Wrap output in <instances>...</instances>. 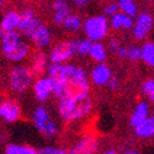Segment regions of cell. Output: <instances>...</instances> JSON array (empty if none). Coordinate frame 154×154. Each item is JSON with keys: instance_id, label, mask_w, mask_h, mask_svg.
<instances>
[{"instance_id": "cell-1", "label": "cell", "mask_w": 154, "mask_h": 154, "mask_svg": "<svg viewBox=\"0 0 154 154\" xmlns=\"http://www.w3.org/2000/svg\"><path fill=\"white\" fill-rule=\"evenodd\" d=\"M93 110V100L89 94L64 96L59 99L58 113L66 122H75L86 117Z\"/></svg>"}, {"instance_id": "cell-2", "label": "cell", "mask_w": 154, "mask_h": 154, "mask_svg": "<svg viewBox=\"0 0 154 154\" xmlns=\"http://www.w3.org/2000/svg\"><path fill=\"white\" fill-rule=\"evenodd\" d=\"M0 49L4 57L12 63H21L31 54V47L26 41L22 40V35L19 30L4 33L0 38Z\"/></svg>"}, {"instance_id": "cell-3", "label": "cell", "mask_w": 154, "mask_h": 154, "mask_svg": "<svg viewBox=\"0 0 154 154\" xmlns=\"http://www.w3.org/2000/svg\"><path fill=\"white\" fill-rule=\"evenodd\" d=\"M36 78L30 66L16 63L9 69L8 73V85L12 93L23 94L33 85V79Z\"/></svg>"}, {"instance_id": "cell-4", "label": "cell", "mask_w": 154, "mask_h": 154, "mask_svg": "<svg viewBox=\"0 0 154 154\" xmlns=\"http://www.w3.org/2000/svg\"><path fill=\"white\" fill-rule=\"evenodd\" d=\"M66 69H67V90L64 96L89 94V91H90V82H89L85 69L69 63H66Z\"/></svg>"}, {"instance_id": "cell-5", "label": "cell", "mask_w": 154, "mask_h": 154, "mask_svg": "<svg viewBox=\"0 0 154 154\" xmlns=\"http://www.w3.org/2000/svg\"><path fill=\"white\" fill-rule=\"evenodd\" d=\"M110 19L105 15H94L83 22V32L85 37L94 41L105 40L110 31Z\"/></svg>"}, {"instance_id": "cell-6", "label": "cell", "mask_w": 154, "mask_h": 154, "mask_svg": "<svg viewBox=\"0 0 154 154\" xmlns=\"http://www.w3.org/2000/svg\"><path fill=\"white\" fill-rule=\"evenodd\" d=\"M32 121L35 127L37 128V131L46 138L54 137L58 133V126L51 119L49 113L45 106H38L33 110Z\"/></svg>"}, {"instance_id": "cell-7", "label": "cell", "mask_w": 154, "mask_h": 154, "mask_svg": "<svg viewBox=\"0 0 154 154\" xmlns=\"http://www.w3.org/2000/svg\"><path fill=\"white\" fill-rule=\"evenodd\" d=\"M154 27V17L150 12L142 11L138 12L134 17V22L132 26V36L134 40L142 41L149 36L150 31Z\"/></svg>"}, {"instance_id": "cell-8", "label": "cell", "mask_w": 154, "mask_h": 154, "mask_svg": "<svg viewBox=\"0 0 154 154\" xmlns=\"http://www.w3.org/2000/svg\"><path fill=\"white\" fill-rule=\"evenodd\" d=\"M75 43L74 41H60L54 45L48 54L51 63H67L75 56Z\"/></svg>"}, {"instance_id": "cell-9", "label": "cell", "mask_w": 154, "mask_h": 154, "mask_svg": "<svg viewBox=\"0 0 154 154\" xmlns=\"http://www.w3.org/2000/svg\"><path fill=\"white\" fill-rule=\"evenodd\" d=\"M20 14H21V21H20L19 31H20V33L25 38L30 40L31 36L33 35V32L42 23V21H41V19L37 17L35 10L33 9H30V8L23 9L20 12Z\"/></svg>"}, {"instance_id": "cell-10", "label": "cell", "mask_w": 154, "mask_h": 154, "mask_svg": "<svg viewBox=\"0 0 154 154\" xmlns=\"http://www.w3.org/2000/svg\"><path fill=\"white\" fill-rule=\"evenodd\" d=\"M22 116V109L17 101L12 99L0 100V120L5 123L17 122Z\"/></svg>"}, {"instance_id": "cell-11", "label": "cell", "mask_w": 154, "mask_h": 154, "mask_svg": "<svg viewBox=\"0 0 154 154\" xmlns=\"http://www.w3.org/2000/svg\"><path fill=\"white\" fill-rule=\"evenodd\" d=\"M32 91L37 101L46 102L53 94V82L48 75H42L33 82Z\"/></svg>"}, {"instance_id": "cell-12", "label": "cell", "mask_w": 154, "mask_h": 154, "mask_svg": "<svg viewBox=\"0 0 154 154\" xmlns=\"http://www.w3.org/2000/svg\"><path fill=\"white\" fill-rule=\"evenodd\" d=\"M99 147H100L99 139L93 134H88V136H84L83 138H80L78 142L72 147L70 153H73V154H93L99 150Z\"/></svg>"}, {"instance_id": "cell-13", "label": "cell", "mask_w": 154, "mask_h": 154, "mask_svg": "<svg viewBox=\"0 0 154 154\" xmlns=\"http://www.w3.org/2000/svg\"><path fill=\"white\" fill-rule=\"evenodd\" d=\"M52 32H51L49 27L47 26L46 23H41L40 26H38V29L33 32V35L31 36L30 41L31 43L37 48V49H46L48 46H51V43H52Z\"/></svg>"}, {"instance_id": "cell-14", "label": "cell", "mask_w": 154, "mask_h": 154, "mask_svg": "<svg viewBox=\"0 0 154 154\" xmlns=\"http://www.w3.org/2000/svg\"><path fill=\"white\" fill-rule=\"evenodd\" d=\"M111 78H112L111 68L107 66V64H105V62L97 63L90 72V80L96 86L107 85Z\"/></svg>"}, {"instance_id": "cell-15", "label": "cell", "mask_w": 154, "mask_h": 154, "mask_svg": "<svg viewBox=\"0 0 154 154\" xmlns=\"http://www.w3.org/2000/svg\"><path fill=\"white\" fill-rule=\"evenodd\" d=\"M49 63L51 62H49L48 54H46L42 49H38L35 54H32L31 60H30V68L36 78L45 75V73H47Z\"/></svg>"}, {"instance_id": "cell-16", "label": "cell", "mask_w": 154, "mask_h": 154, "mask_svg": "<svg viewBox=\"0 0 154 154\" xmlns=\"http://www.w3.org/2000/svg\"><path fill=\"white\" fill-rule=\"evenodd\" d=\"M21 14L16 10H9L0 19V26L5 32L16 31L20 27Z\"/></svg>"}, {"instance_id": "cell-17", "label": "cell", "mask_w": 154, "mask_h": 154, "mask_svg": "<svg viewBox=\"0 0 154 154\" xmlns=\"http://www.w3.org/2000/svg\"><path fill=\"white\" fill-rule=\"evenodd\" d=\"M134 22V17L125 14L122 11H117L115 15L110 17V26L111 29L120 31V30H131Z\"/></svg>"}, {"instance_id": "cell-18", "label": "cell", "mask_w": 154, "mask_h": 154, "mask_svg": "<svg viewBox=\"0 0 154 154\" xmlns=\"http://www.w3.org/2000/svg\"><path fill=\"white\" fill-rule=\"evenodd\" d=\"M149 116V104L147 101H139L136 105L131 117H130V125L132 128L138 126L142 121H144Z\"/></svg>"}, {"instance_id": "cell-19", "label": "cell", "mask_w": 154, "mask_h": 154, "mask_svg": "<svg viewBox=\"0 0 154 154\" xmlns=\"http://www.w3.org/2000/svg\"><path fill=\"white\" fill-rule=\"evenodd\" d=\"M134 133L138 138L149 139L154 137V116H149L134 127Z\"/></svg>"}, {"instance_id": "cell-20", "label": "cell", "mask_w": 154, "mask_h": 154, "mask_svg": "<svg viewBox=\"0 0 154 154\" xmlns=\"http://www.w3.org/2000/svg\"><path fill=\"white\" fill-rule=\"evenodd\" d=\"M107 46L102 43V41H94L89 51V57L96 63H102L107 59Z\"/></svg>"}, {"instance_id": "cell-21", "label": "cell", "mask_w": 154, "mask_h": 154, "mask_svg": "<svg viewBox=\"0 0 154 154\" xmlns=\"http://www.w3.org/2000/svg\"><path fill=\"white\" fill-rule=\"evenodd\" d=\"M62 26H63L64 30L68 31V32H72V33L78 32V31H80L83 29V19L79 15L70 12V14L68 15V17L63 21Z\"/></svg>"}, {"instance_id": "cell-22", "label": "cell", "mask_w": 154, "mask_h": 154, "mask_svg": "<svg viewBox=\"0 0 154 154\" xmlns=\"http://www.w3.org/2000/svg\"><path fill=\"white\" fill-rule=\"evenodd\" d=\"M5 154H37L38 150L29 144H20V143H9L4 149Z\"/></svg>"}, {"instance_id": "cell-23", "label": "cell", "mask_w": 154, "mask_h": 154, "mask_svg": "<svg viewBox=\"0 0 154 154\" xmlns=\"http://www.w3.org/2000/svg\"><path fill=\"white\" fill-rule=\"evenodd\" d=\"M147 67L154 68V42H144L142 46V58Z\"/></svg>"}, {"instance_id": "cell-24", "label": "cell", "mask_w": 154, "mask_h": 154, "mask_svg": "<svg viewBox=\"0 0 154 154\" xmlns=\"http://www.w3.org/2000/svg\"><path fill=\"white\" fill-rule=\"evenodd\" d=\"M117 4L120 8V11L125 12L127 15L136 17V15L138 14V6L136 0H117Z\"/></svg>"}, {"instance_id": "cell-25", "label": "cell", "mask_w": 154, "mask_h": 154, "mask_svg": "<svg viewBox=\"0 0 154 154\" xmlns=\"http://www.w3.org/2000/svg\"><path fill=\"white\" fill-rule=\"evenodd\" d=\"M75 43V53L78 56H89V51L93 45V41L89 40L88 37L82 38V40L74 41Z\"/></svg>"}, {"instance_id": "cell-26", "label": "cell", "mask_w": 154, "mask_h": 154, "mask_svg": "<svg viewBox=\"0 0 154 154\" xmlns=\"http://www.w3.org/2000/svg\"><path fill=\"white\" fill-rule=\"evenodd\" d=\"M140 93L148 99V101L154 102V78H148L142 83Z\"/></svg>"}, {"instance_id": "cell-27", "label": "cell", "mask_w": 154, "mask_h": 154, "mask_svg": "<svg viewBox=\"0 0 154 154\" xmlns=\"http://www.w3.org/2000/svg\"><path fill=\"white\" fill-rule=\"evenodd\" d=\"M142 58V47H139L137 45L127 46V58L128 60L132 62H138Z\"/></svg>"}, {"instance_id": "cell-28", "label": "cell", "mask_w": 154, "mask_h": 154, "mask_svg": "<svg viewBox=\"0 0 154 154\" xmlns=\"http://www.w3.org/2000/svg\"><path fill=\"white\" fill-rule=\"evenodd\" d=\"M70 8L69 9H63V10H57V11H53V16H52V20L56 25L58 26H62L63 21L68 17V15L70 14Z\"/></svg>"}, {"instance_id": "cell-29", "label": "cell", "mask_w": 154, "mask_h": 154, "mask_svg": "<svg viewBox=\"0 0 154 154\" xmlns=\"http://www.w3.org/2000/svg\"><path fill=\"white\" fill-rule=\"evenodd\" d=\"M38 153L40 154H67L68 152L66 149H62L54 146H46L38 150Z\"/></svg>"}, {"instance_id": "cell-30", "label": "cell", "mask_w": 154, "mask_h": 154, "mask_svg": "<svg viewBox=\"0 0 154 154\" xmlns=\"http://www.w3.org/2000/svg\"><path fill=\"white\" fill-rule=\"evenodd\" d=\"M117 11H120V8H119V4H117V3L110 2V3H107V4L104 6V15L107 16L109 19H110L112 15L116 14Z\"/></svg>"}, {"instance_id": "cell-31", "label": "cell", "mask_w": 154, "mask_h": 154, "mask_svg": "<svg viewBox=\"0 0 154 154\" xmlns=\"http://www.w3.org/2000/svg\"><path fill=\"white\" fill-rule=\"evenodd\" d=\"M121 46H122V43L120 42V40H119V38H116V37L110 38L109 42H107V49H109V52H111L113 54L117 53V51L120 49Z\"/></svg>"}, {"instance_id": "cell-32", "label": "cell", "mask_w": 154, "mask_h": 154, "mask_svg": "<svg viewBox=\"0 0 154 154\" xmlns=\"http://www.w3.org/2000/svg\"><path fill=\"white\" fill-rule=\"evenodd\" d=\"M107 86H109L110 90H113V91H115V90H119L120 86H121L120 79H119V78H116V76H113V75H112V78L110 79V82H109Z\"/></svg>"}, {"instance_id": "cell-33", "label": "cell", "mask_w": 154, "mask_h": 154, "mask_svg": "<svg viewBox=\"0 0 154 154\" xmlns=\"http://www.w3.org/2000/svg\"><path fill=\"white\" fill-rule=\"evenodd\" d=\"M116 56H119L120 58H127V46H121L120 47V49L117 51V53H116Z\"/></svg>"}, {"instance_id": "cell-34", "label": "cell", "mask_w": 154, "mask_h": 154, "mask_svg": "<svg viewBox=\"0 0 154 154\" xmlns=\"http://www.w3.org/2000/svg\"><path fill=\"white\" fill-rule=\"evenodd\" d=\"M69 2L75 4V5H78V6H85L86 4L90 3V0H69Z\"/></svg>"}, {"instance_id": "cell-35", "label": "cell", "mask_w": 154, "mask_h": 154, "mask_svg": "<svg viewBox=\"0 0 154 154\" xmlns=\"http://www.w3.org/2000/svg\"><path fill=\"white\" fill-rule=\"evenodd\" d=\"M6 4H8V0H0V10L4 9L6 6Z\"/></svg>"}, {"instance_id": "cell-36", "label": "cell", "mask_w": 154, "mask_h": 154, "mask_svg": "<svg viewBox=\"0 0 154 154\" xmlns=\"http://www.w3.org/2000/svg\"><path fill=\"white\" fill-rule=\"evenodd\" d=\"M125 153H127V154H138L139 152H138V150H133V149H132V150H126Z\"/></svg>"}, {"instance_id": "cell-37", "label": "cell", "mask_w": 154, "mask_h": 154, "mask_svg": "<svg viewBox=\"0 0 154 154\" xmlns=\"http://www.w3.org/2000/svg\"><path fill=\"white\" fill-rule=\"evenodd\" d=\"M106 154H116V150H113V149H110V150H105Z\"/></svg>"}, {"instance_id": "cell-38", "label": "cell", "mask_w": 154, "mask_h": 154, "mask_svg": "<svg viewBox=\"0 0 154 154\" xmlns=\"http://www.w3.org/2000/svg\"><path fill=\"white\" fill-rule=\"evenodd\" d=\"M4 33H5V31L2 29V26H0V38H2V37L4 36Z\"/></svg>"}]
</instances>
